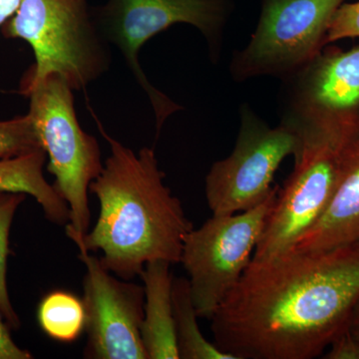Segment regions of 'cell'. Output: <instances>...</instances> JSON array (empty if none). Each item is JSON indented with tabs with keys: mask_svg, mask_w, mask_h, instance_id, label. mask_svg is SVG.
<instances>
[{
	"mask_svg": "<svg viewBox=\"0 0 359 359\" xmlns=\"http://www.w3.org/2000/svg\"><path fill=\"white\" fill-rule=\"evenodd\" d=\"M359 301V243L290 250L245 269L212 316L236 359H313L348 327Z\"/></svg>",
	"mask_w": 359,
	"mask_h": 359,
	"instance_id": "6da1fadb",
	"label": "cell"
},
{
	"mask_svg": "<svg viewBox=\"0 0 359 359\" xmlns=\"http://www.w3.org/2000/svg\"><path fill=\"white\" fill-rule=\"evenodd\" d=\"M90 112L110 149L102 171L90 185L100 211L88 233L66 235L77 248L102 252L104 266L123 280L140 276L151 262L180 263L184 241L194 226L181 201L165 185L154 149L135 153Z\"/></svg>",
	"mask_w": 359,
	"mask_h": 359,
	"instance_id": "7a4b0ae2",
	"label": "cell"
},
{
	"mask_svg": "<svg viewBox=\"0 0 359 359\" xmlns=\"http://www.w3.org/2000/svg\"><path fill=\"white\" fill-rule=\"evenodd\" d=\"M0 30L4 39L25 40L34 54L20 81L23 96L52 74L74 91H83L112 65L109 44L89 0H20Z\"/></svg>",
	"mask_w": 359,
	"mask_h": 359,
	"instance_id": "3957f363",
	"label": "cell"
},
{
	"mask_svg": "<svg viewBox=\"0 0 359 359\" xmlns=\"http://www.w3.org/2000/svg\"><path fill=\"white\" fill-rule=\"evenodd\" d=\"M302 147L285 185L278 191L252 259L266 261L289 252L327 209L341 174L347 144L359 123L328 121L287 113Z\"/></svg>",
	"mask_w": 359,
	"mask_h": 359,
	"instance_id": "277c9868",
	"label": "cell"
},
{
	"mask_svg": "<svg viewBox=\"0 0 359 359\" xmlns=\"http://www.w3.org/2000/svg\"><path fill=\"white\" fill-rule=\"evenodd\" d=\"M25 97L29 99L28 114L46 152L47 171L69 208L65 231L83 236L91 224L90 185L104 166L100 146L80 125L74 90L62 77L49 75Z\"/></svg>",
	"mask_w": 359,
	"mask_h": 359,
	"instance_id": "5b68a950",
	"label": "cell"
},
{
	"mask_svg": "<svg viewBox=\"0 0 359 359\" xmlns=\"http://www.w3.org/2000/svg\"><path fill=\"white\" fill-rule=\"evenodd\" d=\"M230 0H107L94 8L99 29L121 53L135 81L145 92L156 120L157 136L168 118L183 108L156 88L139 61L144 45L168 28L186 23L199 29L218 55Z\"/></svg>",
	"mask_w": 359,
	"mask_h": 359,
	"instance_id": "8992f818",
	"label": "cell"
},
{
	"mask_svg": "<svg viewBox=\"0 0 359 359\" xmlns=\"http://www.w3.org/2000/svg\"><path fill=\"white\" fill-rule=\"evenodd\" d=\"M278 191L247 211L212 215L186 236L180 263L199 318H212L252 263Z\"/></svg>",
	"mask_w": 359,
	"mask_h": 359,
	"instance_id": "52a82bcc",
	"label": "cell"
},
{
	"mask_svg": "<svg viewBox=\"0 0 359 359\" xmlns=\"http://www.w3.org/2000/svg\"><path fill=\"white\" fill-rule=\"evenodd\" d=\"M344 1L263 0L256 32L231 63L233 77H294L327 45L330 21Z\"/></svg>",
	"mask_w": 359,
	"mask_h": 359,
	"instance_id": "ba28073f",
	"label": "cell"
},
{
	"mask_svg": "<svg viewBox=\"0 0 359 359\" xmlns=\"http://www.w3.org/2000/svg\"><path fill=\"white\" fill-rule=\"evenodd\" d=\"M241 116L235 149L214 163L205 177L212 215L237 214L261 204L275 190L271 184L283 161L301 150V137L289 123L271 128L247 106Z\"/></svg>",
	"mask_w": 359,
	"mask_h": 359,
	"instance_id": "9c48e42d",
	"label": "cell"
},
{
	"mask_svg": "<svg viewBox=\"0 0 359 359\" xmlns=\"http://www.w3.org/2000/svg\"><path fill=\"white\" fill-rule=\"evenodd\" d=\"M77 249L86 269L82 299L86 313L84 358L148 359L141 337L143 285L118 278L91 252Z\"/></svg>",
	"mask_w": 359,
	"mask_h": 359,
	"instance_id": "30bf717a",
	"label": "cell"
},
{
	"mask_svg": "<svg viewBox=\"0 0 359 359\" xmlns=\"http://www.w3.org/2000/svg\"><path fill=\"white\" fill-rule=\"evenodd\" d=\"M292 82L289 112L335 122H359V46L330 47Z\"/></svg>",
	"mask_w": 359,
	"mask_h": 359,
	"instance_id": "8fae6325",
	"label": "cell"
},
{
	"mask_svg": "<svg viewBox=\"0 0 359 359\" xmlns=\"http://www.w3.org/2000/svg\"><path fill=\"white\" fill-rule=\"evenodd\" d=\"M359 243V132L347 144L334 196L295 250H323Z\"/></svg>",
	"mask_w": 359,
	"mask_h": 359,
	"instance_id": "7c38bea8",
	"label": "cell"
},
{
	"mask_svg": "<svg viewBox=\"0 0 359 359\" xmlns=\"http://www.w3.org/2000/svg\"><path fill=\"white\" fill-rule=\"evenodd\" d=\"M171 264L151 262L141 273L145 292L141 337L148 359H180L177 346Z\"/></svg>",
	"mask_w": 359,
	"mask_h": 359,
	"instance_id": "4fadbf2b",
	"label": "cell"
},
{
	"mask_svg": "<svg viewBox=\"0 0 359 359\" xmlns=\"http://www.w3.org/2000/svg\"><path fill=\"white\" fill-rule=\"evenodd\" d=\"M47 155L43 148L16 157L0 159V191L32 196L51 223H69V208L44 177Z\"/></svg>",
	"mask_w": 359,
	"mask_h": 359,
	"instance_id": "5bb4252c",
	"label": "cell"
},
{
	"mask_svg": "<svg viewBox=\"0 0 359 359\" xmlns=\"http://www.w3.org/2000/svg\"><path fill=\"white\" fill-rule=\"evenodd\" d=\"M172 301L180 359H236L201 332L188 278H174Z\"/></svg>",
	"mask_w": 359,
	"mask_h": 359,
	"instance_id": "9a60e30c",
	"label": "cell"
},
{
	"mask_svg": "<svg viewBox=\"0 0 359 359\" xmlns=\"http://www.w3.org/2000/svg\"><path fill=\"white\" fill-rule=\"evenodd\" d=\"M37 318L45 334L60 342L75 341L86 325L83 301L65 290H53L45 295Z\"/></svg>",
	"mask_w": 359,
	"mask_h": 359,
	"instance_id": "2e32d148",
	"label": "cell"
},
{
	"mask_svg": "<svg viewBox=\"0 0 359 359\" xmlns=\"http://www.w3.org/2000/svg\"><path fill=\"white\" fill-rule=\"evenodd\" d=\"M23 193L0 191V313L11 328L20 327V320L16 313L8 289H7V257L9 254V233L18 208L26 200Z\"/></svg>",
	"mask_w": 359,
	"mask_h": 359,
	"instance_id": "e0dca14e",
	"label": "cell"
},
{
	"mask_svg": "<svg viewBox=\"0 0 359 359\" xmlns=\"http://www.w3.org/2000/svg\"><path fill=\"white\" fill-rule=\"evenodd\" d=\"M42 147L30 115L0 120V159L16 157Z\"/></svg>",
	"mask_w": 359,
	"mask_h": 359,
	"instance_id": "ac0fdd59",
	"label": "cell"
},
{
	"mask_svg": "<svg viewBox=\"0 0 359 359\" xmlns=\"http://www.w3.org/2000/svg\"><path fill=\"white\" fill-rule=\"evenodd\" d=\"M359 37V1L341 4L330 21L325 42Z\"/></svg>",
	"mask_w": 359,
	"mask_h": 359,
	"instance_id": "d6986e66",
	"label": "cell"
},
{
	"mask_svg": "<svg viewBox=\"0 0 359 359\" xmlns=\"http://www.w3.org/2000/svg\"><path fill=\"white\" fill-rule=\"evenodd\" d=\"M325 359H359V339L347 327L327 347Z\"/></svg>",
	"mask_w": 359,
	"mask_h": 359,
	"instance_id": "ffe728a7",
	"label": "cell"
},
{
	"mask_svg": "<svg viewBox=\"0 0 359 359\" xmlns=\"http://www.w3.org/2000/svg\"><path fill=\"white\" fill-rule=\"evenodd\" d=\"M32 354L14 342L9 325L0 313V359H32Z\"/></svg>",
	"mask_w": 359,
	"mask_h": 359,
	"instance_id": "44dd1931",
	"label": "cell"
},
{
	"mask_svg": "<svg viewBox=\"0 0 359 359\" xmlns=\"http://www.w3.org/2000/svg\"><path fill=\"white\" fill-rule=\"evenodd\" d=\"M20 0H0V28L18 11Z\"/></svg>",
	"mask_w": 359,
	"mask_h": 359,
	"instance_id": "7402d4cb",
	"label": "cell"
},
{
	"mask_svg": "<svg viewBox=\"0 0 359 359\" xmlns=\"http://www.w3.org/2000/svg\"><path fill=\"white\" fill-rule=\"evenodd\" d=\"M349 330L353 332L354 337L359 339V301L353 309V316L348 325Z\"/></svg>",
	"mask_w": 359,
	"mask_h": 359,
	"instance_id": "603a6c76",
	"label": "cell"
}]
</instances>
